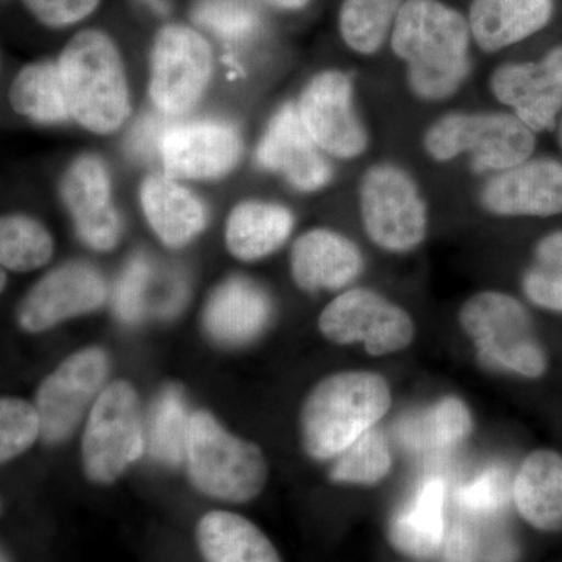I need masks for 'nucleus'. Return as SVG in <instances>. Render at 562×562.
Wrapping results in <instances>:
<instances>
[{
  "label": "nucleus",
  "instance_id": "obj_1",
  "mask_svg": "<svg viewBox=\"0 0 562 562\" xmlns=\"http://www.w3.org/2000/svg\"><path fill=\"white\" fill-rule=\"evenodd\" d=\"M387 46L417 101H450L471 77L475 44L468 16L443 0H406Z\"/></svg>",
  "mask_w": 562,
  "mask_h": 562
},
{
  "label": "nucleus",
  "instance_id": "obj_2",
  "mask_svg": "<svg viewBox=\"0 0 562 562\" xmlns=\"http://www.w3.org/2000/svg\"><path fill=\"white\" fill-rule=\"evenodd\" d=\"M391 405L390 383L380 373H333L317 383L303 402L301 430L306 453L322 461L339 457L372 430Z\"/></svg>",
  "mask_w": 562,
  "mask_h": 562
},
{
  "label": "nucleus",
  "instance_id": "obj_3",
  "mask_svg": "<svg viewBox=\"0 0 562 562\" xmlns=\"http://www.w3.org/2000/svg\"><path fill=\"white\" fill-rule=\"evenodd\" d=\"M70 116L81 127L105 135L128 114L127 79L116 44L106 33L85 31L66 44L58 60Z\"/></svg>",
  "mask_w": 562,
  "mask_h": 562
},
{
  "label": "nucleus",
  "instance_id": "obj_4",
  "mask_svg": "<svg viewBox=\"0 0 562 562\" xmlns=\"http://www.w3.org/2000/svg\"><path fill=\"white\" fill-rule=\"evenodd\" d=\"M536 133L509 111H449L425 128L422 149L447 165L468 158L472 171L492 176L535 155Z\"/></svg>",
  "mask_w": 562,
  "mask_h": 562
},
{
  "label": "nucleus",
  "instance_id": "obj_5",
  "mask_svg": "<svg viewBox=\"0 0 562 562\" xmlns=\"http://www.w3.org/2000/svg\"><path fill=\"white\" fill-rule=\"evenodd\" d=\"M362 228L373 246L392 255L419 249L430 232V209L419 181L398 162H373L362 173Z\"/></svg>",
  "mask_w": 562,
  "mask_h": 562
},
{
  "label": "nucleus",
  "instance_id": "obj_6",
  "mask_svg": "<svg viewBox=\"0 0 562 562\" xmlns=\"http://www.w3.org/2000/svg\"><path fill=\"white\" fill-rule=\"evenodd\" d=\"M458 321L482 360L525 379L547 371V355L530 313L508 292H476L462 303Z\"/></svg>",
  "mask_w": 562,
  "mask_h": 562
},
{
  "label": "nucleus",
  "instance_id": "obj_7",
  "mask_svg": "<svg viewBox=\"0 0 562 562\" xmlns=\"http://www.w3.org/2000/svg\"><path fill=\"white\" fill-rule=\"evenodd\" d=\"M184 460L194 486L217 501L249 502L260 495L268 482V464L261 450L224 430L205 412L191 416Z\"/></svg>",
  "mask_w": 562,
  "mask_h": 562
},
{
  "label": "nucleus",
  "instance_id": "obj_8",
  "mask_svg": "<svg viewBox=\"0 0 562 562\" xmlns=\"http://www.w3.org/2000/svg\"><path fill=\"white\" fill-rule=\"evenodd\" d=\"M144 449L138 394L124 380L109 384L95 398L85 428L81 457L88 479L109 484L138 460Z\"/></svg>",
  "mask_w": 562,
  "mask_h": 562
},
{
  "label": "nucleus",
  "instance_id": "obj_9",
  "mask_svg": "<svg viewBox=\"0 0 562 562\" xmlns=\"http://www.w3.org/2000/svg\"><path fill=\"white\" fill-rule=\"evenodd\" d=\"M319 330L331 342H361L372 357H387L412 346V314L369 288H350L333 299L319 316Z\"/></svg>",
  "mask_w": 562,
  "mask_h": 562
},
{
  "label": "nucleus",
  "instance_id": "obj_10",
  "mask_svg": "<svg viewBox=\"0 0 562 562\" xmlns=\"http://www.w3.org/2000/svg\"><path fill=\"white\" fill-rule=\"evenodd\" d=\"M295 106L303 127L328 157L357 160L371 146V133L355 103L353 81L344 70L316 74Z\"/></svg>",
  "mask_w": 562,
  "mask_h": 562
},
{
  "label": "nucleus",
  "instance_id": "obj_11",
  "mask_svg": "<svg viewBox=\"0 0 562 562\" xmlns=\"http://www.w3.org/2000/svg\"><path fill=\"white\" fill-rule=\"evenodd\" d=\"M211 69L213 52L201 33L187 25L161 29L151 49V101L168 116L187 113L205 91Z\"/></svg>",
  "mask_w": 562,
  "mask_h": 562
},
{
  "label": "nucleus",
  "instance_id": "obj_12",
  "mask_svg": "<svg viewBox=\"0 0 562 562\" xmlns=\"http://www.w3.org/2000/svg\"><path fill=\"white\" fill-rule=\"evenodd\" d=\"M490 91L536 135L553 131L562 113V44L539 60L498 65L491 72Z\"/></svg>",
  "mask_w": 562,
  "mask_h": 562
},
{
  "label": "nucleus",
  "instance_id": "obj_13",
  "mask_svg": "<svg viewBox=\"0 0 562 562\" xmlns=\"http://www.w3.org/2000/svg\"><path fill=\"white\" fill-rule=\"evenodd\" d=\"M109 373L105 351L90 347L70 355L41 384L36 409L41 435L47 442H60L77 427L81 416L101 390Z\"/></svg>",
  "mask_w": 562,
  "mask_h": 562
},
{
  "label": "nucleus",
  "instance_id": "obj_14",
  "mask_svg": "<svg viewBox=\"0 0 562 562\" xmlns=\"http://www.w3.org/2000/svg\"><path fill=\"white\" fill-rule=\"evenodd\" d=\"M484 213L501 220L562 214V162L531 157L506 171L484 177L479 190Z\"/></svg>",
  "mask_w": 562,
  "mask_h": 562
},
{
  "label": "nucleus",
  "instance_id": "obj_15",
  "mask_svg": "<svg viewBox=\"0 0 562 562\" xmlns=\"http://www.w3.org/2000/svg\"><path fill=\"white\" fill-rule=\"evenodd\" d=\"M241 154L238 132L224 122L172 124L161 143L162 166L176 180L217 179L238 165Z\"/></svg>",
  "mask_w": 562,
  "mask_h": 562
},
{
  "label": "nucleus",
  "instance_id": "obj_16",
  "mask_svg": "<svg viewBox=\"0 0 562 562\" xmlns=\"http://www.w3.org/2000/svg\"><path fill=\"white\" fill-rule=\"evenodd\" d=\"M101 273L85 262H70L40 280L18 312L24 330L38 333L66 319L94 312L105 302Z\"/></svg>",
  "mask_w": 562,
  "mask_h": 562
},
{
  "label": "nucleus",
  "instance_id": "obj_17",
  "mask_svg": "<svg viewBox=\"0 0 562 562\" xmlns=\"http://www.w3.org/2000/svg\"><path fill=\"white\" fill-rule=\"evenodd\" d=\"M257 160L302 192L319 191L331 180V166L303 127L297 106L292 103L272 117L258 147Z\"/></svg>",
  "mask_w": 562,
  "mask_h": 562
},
{
  "label": "nucleus",
  "instance_id": "obj_18",
  "mask_svg": "<svg viewBox=\"0 0 562 562\" xmlns=\"http://www.w3.org/2000/svg\"><path fill=\"white\" fill-rule=\"evenodd\" d=\"M60 191L80 238L94 250H113L120 243L122 224L111 206L105 165L94 155L77 158L66 172Z\"/></svg>",
  "mask_w": 562,
  "mask_h": 562
},
{
  "label": "nucleus",
  "instance_id": "obj_19",
  "mask_svg": "<svg viewBox=\"0 0 562 562\" xmlns=\"http://www.w3.org/2000/svg\"><path fill=\"white\" fill-rule=\"evenodd\" d=\"M364 271V255L349 236L330 228H313L295 239L291 276L306 292L341 291Z\"/></svg>",
  "mask_w": 562,
  "mask_h": 562
},
{
  "label": "nucleus",
  "instance_id": "obj_20",
  "mask_svg": "<svg viewBox=\"0 0 562 562\" xmlns=\"http://www.w3.org/2000/svg\"><path fill=\"white\" fill-rule=\"evenodd\" d=\"M553 14L554 0H472L465 16L473 44L498 54L538 35Z\"/></svg>",
  "mask_w": 562,
  "mask_h": 562
},
{
  "label": "nucleus",
  "instance_id": "obj_21",
  "mask_svg": "<svg viewBox=\"0 0 562 562\" xmlns=\"http://www.w3.org/2000/svg\"><path fill=\"white\" fill-rule=\"evenodd\" d=\"M140 203L150 227L166 246H187L205 228V205L172 177H147L140 188Z\"/></svg>",
  "mask_w": 562,
  "mask_h": 562
},
{
  "label": "nucleus",
  "instance_id": "obj_22",
  "mask_svg": "<svg viewBox=\"0 0 562 562\" xmlns=\"http://www.w3.org/2000/svg\"><path fill=\"white\" fill-rule=\"evenodd\" d=\"M517 512L542 531L562 528V457L552 450H536L525 458L513 482Z\"/></svg>",
  "mask_w": 562,
  "mask_h": 562
},
{
  "label": "nucleus",
  "instance_id": "obj_23",
  "mask_svg": "<svg viewBox=\"0 0 562 562\" xmlns=\"http://www.w3.org/2000/svg\"><path fill=\"white\" fill-rule=\"evenodd\" d=\"M271 303L265 292L243 277L222 283L205 310L206 330L217 341L244 344L268 324Z\"/></svg>",
  "mask_w": 562,
  "mask_h": 562
},
{
  "label": "nucleus",
  "instance_id": "obj_24",
  "mask_svg": "<svg viewBox=\"0 0 562 562\" xmlns=\"http://www.w3.org/2000/svg\"><path fill=\"white\" fill-rule=\"evenodd\" d=\"M195 541L206 562H281L271 539L235 513H206L195 528Z\"/></svg>",
  "mask_w": 562,
  "mask_h": 562
},
{
  "label": "nucleus",
  "instance_id": "obj_25",
  "mask_svg": "<svg viewBox=\"0 0 562 562\" xmlns=\"http://www.w3.org/2000/svg\"><path fill=\"white\" fill-rule=\"evenodd\" d=\"M446 532V484L441 479L425 480L392 519L391 541L402 553L427 560L441 550Z\"/></svg>",
  "mask_w": 562,
  "mask_h": 562
},
{
  "label": "nucleus",
  "instance_id": "obj_26",
  "mask_svg": "<svg viewBox=\"0 0 562 562\" xmlns=\"http://www.w3.org/2000/svg\"><path fill=\"white\" fill-rule=\"evenodd\" d=\"M294 216L279 203L249 201L232 211L227 221L228 250L243 261L268 257L290 239Z\"/></svg>",
  "mask_w": 562,
  "mask_h": 562
},
{
  "label": "nucleus",
  "instance_id": "obj_27",
  "mask_svg": "<svg viewBox=\"0 0 562 562\" xmlns=\"http://www.w3.org/2000/svg\"><path fill=\"white\" fill-rule=\"evenodd\" d=\"M10 102L16 113L41 124L68 121L70 111L58 63L25 66L11 85Z\"/></svg>",
  "mask_w": 562,
  "mask_h": 562
},
{
  "label": "nucleus",
  "instance_id": "obj_28",
  "mask_svg": "<svg viewBox=\"0 0 562 562\" xmlns=\"http://www.w3.org/2000/svg\"><path fill=\"white\" fill-rule=\"evenodd\" d=\"M471 409L458 397H443L402 425V441L416 452L452 449L471 436Z\"/></svg>",
  "mask_w": 562,
  "mask_h": 562
},
{
  "label": "nucleus",
  "instance_id": "obj_29",
  "mask_svg": "<svg viewBox=\"0 0 562 562\" xmlns=\"http://www.w3.org/2000/svg\"><path fill=\"white\" fill-rule=\"evenodd\" d=\"M405 3L406 0H342L338 25L346 46L362 57L379 54L390 44Z\"/></svg>",
  "mask_w": 562,
  "mask_h": 562
},
{
  "label": "nucleus",
  "instance_id": "obj_30",
  "mask_svg": "<svg viewBox=\"0 0 562 562\" xmlns=\"http://www.w3.org/2000/svg\"><path fill=\"white\" fill-rule=\"evenodd\" d=\"M188 416L183 394L177 387H166L150 412V453L166 464H179L187 458Z\"/></svg>",
  "mask_w": 562,
  "mask_h": 562
},
{
  "label": "nucleus",
  "instance_id": "obj_31",
  "mask_svg": "<svg viewBox=\"0 0 562 562\" xmlns=\"http://www.w3.org/2000/svg\"><path fill=\"white\" fill-rule=\"evenodd\" d=\"M54 254V239L40 222L7 216L0 224V260L10 271H35Z\"/></svg>",
  "mask_w": 562,
  "mask_h": 562
},
{
  "label": "nucleus",
  "instance_id": "obj_32",
  "mask_svg": "<svg viewBox=\"0 0 562 562\" xmlns=\"http://www.w3.org/2000/svg\"><path fill=\"white\" fill-rule=\"evenodd\" d=\"M391 468L390 443L383 432L373 427L339 454L331 471V480L336 483L371 486L386 479Z\"/></svg>",
  "mask_w": 562,
  "mask_h": 562
},
{
  "label": "nucleus",
  "instance_id": "obj_33",
  "mask_svg": "<svg viewBox=\"0 0 562 562\" xmlns=\"http://www.w3.org/2000/svg\"><path fill=\"white\" fill-rule=\"evenodd\" d=\"M41 435L36 406L21 398L0 402V460L9 462L24 453Z\"/></svg>",
  "mask_w": 562,
  "mask_h": 562
},
{
  "label": "nucleus",
  "instance_id": "obj_34",
  "mask_svg": "<svg viewBox=\"0 0 562 562\" xmlns=\"http://www.w3.org/2000/svg\"><path fill=\"white\" fill-rule=\"evenodd\" d=\"M509 480L502 469H491L462 486L457 495L462 512L490 517L501 513L509 497Z\"/></svg>",
  "mask_w": 562,
  "mask_h": 562
},
{
  "label": "nucleus",
  "instance_id": "obj_35",
  "mask_svg": "<svg viewBox=\"0 0 562 562\" xmlns=\"http://www.w3.org/2000/svg\"><path fill=\"white\" fill-rule=\"evenodd\" d=\"M195 20L228 40L244 38L255 27V14L227 0H203L195 9Z\"/></svg>",
  "mask_w": 562,
  "mask_h": 562
},
{
  "label": "nucleus",
  "instance_id": "obj_36",
  "mask_svg": "<svg viewBox=\"0 0 562 562\" xmlns=\"http://www.w3.org/2000/svg\"><path fill=\"white\" fill-rule=\"evenodd\" d=\"M149 279V265L144 258L128 262L116 290V310L122 321L136 322L143 316Z\"/></svg>",
  "mask_w": 562,
  "mask_h": 562
},
{
  "label": "nucleus",
  "instance_id": "obj_37",
  "mask_svg": "<svg viewBox=\"0 0 562 562\" xmlns=\"http://www.w3.org/2000/svg\"><path fill=\"white\" fill-rule=\"evenodd\" d=\"M29 11L49 27H66L90 16L101 0H22Z\"/></svg>",
  "mask_w": 562,
  "mask_h": 562
},
{
  "label": "nucleus",
  "instance_id": "obj_38",
  "mask_svg": "<svg viewBox=\"0 0 562 562\" xmlns=\"http://www.w3.org/2000/svg\"><path fill=\"white\" fill-rule=\"evenodd\" d=\"M171 127V122L157 114L143 117L128 136V151L138 160H150L155 155H161L162 138Z\"/></svg>",
  "mask_w": 562,
  "mask_h": 562
},
{
  "label": "nucleus",
  "instance_id": "obj_39",
  "mask_svg": "<svg viewBox=\"0 0 562 562\" xmlns=\"http://www.w3.org/2000/svg\"><path fill=\"white\" fill-rule=\"evenodd\" d=\"M522 288L528 301L539 308L562 313V276L531 268L524 276Z\"/></svg>",
  "mask_w": 562,
  "mask_h": 562
},
{
  "label": "nucleus",
  "instance_id": "obj_40",
  "mask_svg": "<svg viewBox=\"0 0 562 562\" xmlns=\"http://www.w3.org/2000/svg\"><path fill=\"white\" fill-rule=\"evenodd\" d=\"M479 539L471 525L454 522L446 532L441 546L442 562H476Z\"/></svg>",
  "mask_w": 562,
  "mask_h": 562
},
{
  "label": "nucleus",
  "instance_id": "obj_41",
  "mask_svg": "<svg viewBox=\"0 0 562 562\" xmlns=\"http://www.w3.org/2000/svg\"><path fill=\"white\" fill-rule=\"evenodd\" d=\"M536 269L562 276V231L549 233L535 247Z\"/></svg>",
  "mask_w": 562,
  "mask_h": 562
},
{
  "label": "nucleus",
  "instance_id": "obj_42",
  "mask_svg": "<svg viewBox=\"0 0 562 562\" xmlns=\"http://www.w3.org/2000/svg\"><path fill=\"white\" fill-rule=\"evenodd\" d=\"M273 9L281 11H299L305 9L312 0H266Z\"/></svg>",
  "mask_w": 562,
  "mask_h": 562
},
{
  "label": "nucleus",
  "instance_id": "obj_43",
  "mask_svg": "<svg viewBox=\"0 0 562 562\" xmlns=\"http://www.w3.org/2000/svg\"><path fill=\"white\" fill-rule=\"evenodd\" d=\"M557 128H558V140H560V146L562 149V113L560 116V121H558Z\"/></svg>",
  "mask_w": 562,
  "mask_h": 562
}]
</instances>
